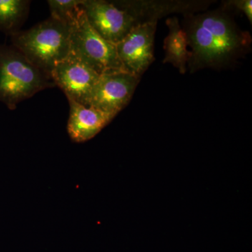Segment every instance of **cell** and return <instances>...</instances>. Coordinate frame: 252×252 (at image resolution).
I'll use <instances>...</instances> for the list:
<instances>
[{
	"label": "cell",
	"instance_id": "obj_1",
	"mask_svg": "<svg viewBox=\"0 0 252 252\" xmlns=\"http://www.w3.org/2000/svg\"><path fill=\"white\" fill-rule=\"evenodd\" d=\"M182 29L190 47L188 64L191 73L205 68L230 67L250 52V33L239 27L222 8L184 15Z\"/></svg>",
	"mask_w": 252,
	"mask_h": 252
},
{
	"label": "cell",
	"instance_id": "obj_2",
	"mask_svg": "<svg viewBox=\"0 0 252 252\" xmlns=\"http://www.w3.org/2000/svg\"><path fill=\"white\" fill-rule=\"evenodd\" d=\"M70 29L51 16L31 29L11 34L12 46L51 77L56 66L69 56Z\"/></svg>",
	"mask_w": 252,
	"mask_h": 252
},
{
	"label": "cell",
	"instance_id": "obj_3",
	"mask_svg": "<svg viewBox=\"0 0 252 252\" xmlns=\"http://www.w3.org/2000/svg\"><path fill=\"white\" fill-rule=\"evenodd\" d=\"M51 78L14 46L0 45V102L14 110L36 93L54 87Z\"/></svg>",
	"mask_w": 252,
	"mask_h": 252
},
{
	"label": "cell",
	"instance_id": "obj_4",
	"mask_svg": "<svg viewBox=\"0 0 252 252\" xmlns=\"http://www.w3.org/2000/svg\"><path fill=\"white\" fill-rule=\"evenodd\" d=\"M70 27L69 55L99 75L114 71H126L118 56L117 46L93 29L88 22L84 8Z\"/></svg>",
	"mask_w": 252,
	"mask_h": 252
},
{
	"label": "cell",
	"instance_id": "obj_5",
	"mask_svg": "<svg viewBox=\"0 0 252 252\" xmlns=\"http://www.w3.org/2000/svg\"><path fill=\"white\" fill-rule=\"evenodd\" d=\"M83 8L93 29L105 40L115 45L132 28L140 24L130 13L113 1L84 0Z\"/></svg>",
	"mask_w": 252,
	"mask_h": 252
},
{
	"label": "cell",
	"instance_id": "obj_6",
	"mask_svg": "<svg viewBox=\"0 0 252 252\" xmlns=\"http://www.w3.org/2000/svg\"><path fill=\"white\" fill-rule=\"evenodd\" d=\"M140 80V77L126 71L101 74L89 107L115 117L129 103Z\"/></svg>",
	"mask_w": 252,
	"mask_h": 252
},
{
	"label": "cell",
	"instance_id": "obj_7",
	"mask_svg": "<svg viewBox=\"0 0 252 252\" xmlns=\"http://www.w3.org/2000/svg\"><path fill=\"white\" fill-rule=\"evenodd\" d=\"M99 76L70 55L59 63L51 74L54 84L64 91L67 99L86 107H90L93 92Z\"/></svg>",
	"mask_w": 252,
	"mask_h": 252
},
{
	"label": "cell",
	"instance_id": "obj_8",
	"mask_svg": "<svg viewBox=\"0 0 252 252\" xmlns=\"http://www.w3.org/2000/svg\"><path fill=\"white\" fill-rule=\"evenodd\" d=\"M157 22L140 23L118 43V56L127 72L141 76L154 62Z\"/></svg>",
	"mask_w": 252,
	"mask_h": 252
},
{
	"label": "cell",
	"instance_id": "obj_9",
	"mask_svg": "<svg viewBox=\"0 0 252 252\" xmlns=\"http://www.w3.org/2000/svg\"><path fill=\"white\" fill-rule=\"evenodd\" d=\"M130 13L139 23L158 22L167 15L196 14L205 11L215 1L210 0H132L113 1Z\"/></svg>",
	"mask_w": 252,
	"mask_h": 252
},
{
	"label": "cell",
	"instance_id": "obj_10",
	"mask_svg": "<svg viewBox=\"0 0 252 252\" xmlns=\"http://www.w3.org/2000/svg\"><path fill=\"white\" fill-rule=\"evenodd\" d=\"M69 117L67 131L74 142H84L92 139L111 121L112 116L92 107H86L68 99Z\"/></svg>",
	"mask_w": 252,
	"mask_h": 252
},
{
	"label": "cell",
	"instance_id": "obj_11",
	"mask_svg": "<svg viewBox=\"0 0 252 252\" xmlns=\"http://www.w3.org/2000/svg\"><path fill=\"white\" fill-rule=\"evenodd\" d=\"M166 25L169 31L164 41L165 58L163 63H170L177 68L181 74H185L190 57L187 36L181 27L178 18H168Z\"/></svg>",
	"mask_w": 252,
	"mask_h": 252
},
{
	"label": "cell",
	"instance_id": "obj_12",
	"mask_svg": "<svg viewBox=\"0 0 252 252\" xmlns=\"http://www.w3.org/2000/svg\"><path fill=\"white\" fill-rule=\"evenodd\" d=\"M30 4L27 0H0V31L10 35L19 31L27 18Z\"/></svg>",
	"mask_w": 252,
	"mask_h": 252
},
{
	"label": "cell",
	"instance_id": "obj_13",
	"mask_svg": "<svg viewBox=\"0 0 252 252\" xmlns=\"http://www.w3.org/2000/svg\"><path fill=\"white\" fill-rule=\"evenodd\" d=\"M47 2L51 17L70 26L82 9L84 0H49Z\"/></svg>",
	"mask_w": 252,
	"mask_h": 252
},
{
	"label": "cell",
	"instance_id": "obj_14",
	"mask_svg": "<svg viewBox=\"0 0 252 252\" xmlns=\"http://www.w3.org/2000/svg\"><path fill=\"white\" fill-rule=\"evenodd\" d=\"M220 8L230 12L234 10L240 13H243L248 18L250 23H252V0H230L222 1Z\"/></svg>",
	"mask_w": 252,
	"mask_h": 252
}]
</instances>
